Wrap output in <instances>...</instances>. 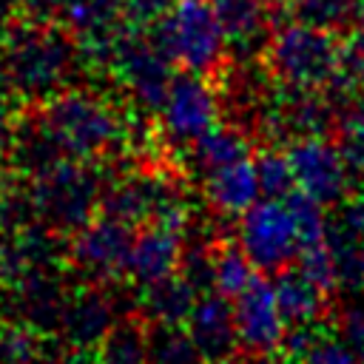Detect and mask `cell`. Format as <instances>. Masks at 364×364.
<instances>
[{
    "label": "cell",
    "mask_w": 364,
    "mask_h": 364,
    "mask_svg": "<svg viewBox=\"0 0 364 364\" xmlns=\"http://www.w3.org/2000/svg\"><path fill=\"white\" fill-rule=\"evenodd\" d=\"M299 361L301 364H358V358L341 338H327V336H318Z\"/></svg>",
    "instance_id": "d590c367"
},
{
    "label": "cell",
    "mask_w": 364,
    "mask_h": 364,
    "mask_svg": "<svg viewBox=\"0 0 364 364\" xmlns=\"http://www.w3.org/2000/svg\"><path fill=\"white\" fill-rule=\"evenodd\" d=\"M182 276L196 287V293L213 290V250L196 245V247H182L179 259Z\"/></svg>",
    "instance_id": "836d02e7"
},
{
    "label": "cell",
    "mask_w": 364,
    "mask_h": 364,
    "mask_svg": "<svg viewBox=\"0 0 364 364\" xmlns=\"http://www.w3.org/2000/svg\"><path fill=\"white\" fill-rule=\"evenodd\" d=\"M171 65L173 63L162 51L154 48V43L148 40V31L125 20L114 71L122 77L125 88L145 111H159L165 91L171 85V77H173Z\"/></svg>",
    "instance_id": "9c48e42d"
},
{
    "label": "cell",
    "mask_w": 364,
    "mask_h": 364,
    "mask_svg": "<svg viewBox=\"0 0 364 364\" xmlns=\"http://www.w3.org/2000/svg\"><path fill=\"white\" fill-rule=\"evenodd\" d=\"M355 85H358V91L364 94V68H361V74H358V82H355Z\"/></svg>",
    "instance_id": "60d3db41"
},
{
    "label": "cell",
    "mask_w": 364,
    "mask_h": 364,
    "mask_svg": "<svg viewBox=\"0 0 364 364\" xmlns=\"http://www.w3.org/2000/svg\"><path fill=\"white\" fill-rule=\"evenodd\" d=\"M273 296H276L279 313L287 321V327L316 324L324 316V304H327L324 290L313 279H307L299 267L296 270H287V267L279 270V276L273 282Z\"/></svg>",
    "instance_id": "d6986e66"
},
{
    "label": "cell",
    "mask_w": 364,
    "mask_h": 364,
    "mask_svg": "<svg viewBox=\"0 0 364 364\" xmlns=\"http://www.w3.org/2000/svg\"><path fill=\"white\" fill-rule=\"evenodd\" d=\"M296 188L321 205H336L350 188V173L341 151L327 136H293L287 145Z\"/></svg>",
    "instance_id": "30bf717a"
},
{
    "label": "cell",
    "mask_w": 364,
    "mask_h": 364,
    "mask_svg": "<svg viewBox=\"0 0 364 364\" xmlns=\"http://www.w3.org/2000/svg\"><path fill=\"white\" fill-rule=\"evenodd\" d=\"M57 264L48 267H31L23 273L11 287L17 290L14 299V313H20L23 324H28L37 333H51L60 324L63 307H65V284L60 273L54 270Z\"/></svg>",
    "instance_id": "5bb4252c"
},
{
    "label": "cell",
    "mask_w": 364,
    "mask_h": 364,
    "mask_svg": "<svg viewBox=\"0 0 364 364\" xmlns=\"http://www.w3.org/2000/svg\"><path fill=\"white\" fill-rule=\"evenodd\" d=\"M262 3H279V0H262Z\"/></svg>",
    "instance_id": "b9f144b4"
},
{
    "label": "cell",
    "mask_w": 364,
    "mask_h": 364,
    "mask_svg": "<svg viewBox=\"0 0 364 364\" xmlns=\"http://www.w3.org/2000/svg\"><path fill=\"white\" fill-rule=\"evenodd\" d=\"M296 262H299V270L313 279L321 290H330L336 287V262H333V250L324 242H313V245H301L299 253H296Z\"/></svg>",
    "instance_id": "1f68e13d"
},
{
    "label": "cell",
    "mask_w": 364,
    "mask_h": 364,
    "mask_svg": "<svg viewBox=\"0 0 364 364\" xmlns=\"http://www.w3.org/2000/svg\"><path fill=\"white\" fill-rule=\"evenodd\" d=\"M0 54L11 91L31 100H48L71 71L77 46L63 28L46 26V20H28L9 28Z\"/></svg>",
    "instance_id": "6da1fadb"
},
{
    "label": "cell",
    "mask_w": 364,
    "mask_h": 364,
    "mask_svg": "<svg viewBox=\"0 0 364 364\" xmlns=\"http://www.w3.org/2000/svg\"><path fill=\"white\" fill-rule=\"evenodd\" d=\"M165 179L154 176V173H142V176H122L117 182L102 185L100 193V205L97 210L108 219H117L128 228H139L145 222H151L156 196L162 191Z\"/></svg>",
    "instance_id": "e0dca14e"
},
{
    "label": "cell",
    "mask_w": 364,
    "mask_h": 364,
    "mask_svg": "<svg viewBox=\"0 0 364 364\" xmlns=\"http://www.w3.org/2000/svg\"><path fill=\"white\" fill-rule=\"evenodd\" d=\"M230 307H233V324H236V338L242 350L264 355L282 347L287 321L279 313L273 282H264L256 276L242 293L233 296Z\"/></svg>",
    "instance_id": "8fae6325"
},
{
    "label": "cell",
    "mask_w": 364,
    "mask_h": 364,
    "mask_svg": "<svg viewBox=\"0 0 364 364\" xmlns=\"http://www.w3.org/2000/svg\"><path fill=\"white\" fill-rule=\"evenodd\" d=\"M338 330H341V341L353 350L358 364H364V304H350L341 313Z\"/></svg>",
    "instance_id": "8d00e7d4"
},
{
    "label": "cell",
    "mask_w": 364,
    "mask_h": 364,
    "mask_svg": "<svg viewBox=\"0 0 364 364\" xmlns=\"http://www.w3.org/2000/svg\"><path fill=\"white\" fill-rule=\"evenodd\" d=\"M338 151L347 165L350 182L364 188V102L361 105H347L341 111L338 122Z\"/></svg>",
    "instance_id": "484cf974"
},
{
    "label": "cell",
    "mask_w": 364,
    "mask_h": 364,
    "mask_svg": "<svg viewBox=\"0 0 364 364\" xmlns=\"http://www.w3.org/2000/svg\"><path fill=\"white\" fill-rule=\"evenodd\" d=\"M336 122V105L318 88H287L262 111V128L279 136H324Z\"/></svg>",
    "instance_id": "7c38bea8"
},
{
    "label": "cell",
    "mask_w": 364,
    "mask_h": 364,
    "mask_svg": "<svg viewBox=\"0 0 364 364\" xmlns=\"http://www.w3.org/2000/svg\"><path fill=\"white\" fill-rule=\"evenodd\" d=\"M293 222H296V233H299V247L301 245H313V242H324L327 239V216H324V205L316 202L313 196L301 193V191H290L284 196Z\"/></svg>",
    "instance_id": "4dcf8cb0"
},
{
    "label": "cell",
    "mask_w": 364,
    "mask_h": 364,
    "mask_svg": "<svg viewBox=\"0 0 364 364\" xmlns=\"http://www.w3.org/2000/svg\"><path fill=\"white\" fill-rule=\"evenodd\" d=\"M196 287L185 276H165L159 282L142 284L139 307L151 324H182L196 301Z\"/></svg>",
    "instance_id": "ffe728a7"
},
{
    "label": "cell",
    "mask_w": 364,
    "mask_h": 364,
    "mask_svg": "<svg viewBox=\"0 0 364 364\" xmlns=\"http://www.w3.org/2000/svg\"><path fill=\"white\" fill-rule=\"evenodd\" d=\"M205 196L222 216H242L262 196L253 162L250 159H239V162H230V165L208 171Z\"/></svg>",
    "instance_id": "ac0fdd59"
},
{
    "label": "cell",
    "mask_w": 364,
    "mask_h": 364,
    "mask_svg": "<svg viewBox=\"0 0 364 364\" xmlns=\"http://www.w3.org/2000/svg\"><path fill=\"white\" fill-rule=\"evenodd\" d=\"M114 304L111 299L94 284L80 293H68L63 316H60V336L71 350H97L102 336L114 324Z\"/></svg>",
    "instance_id": "9a60e30c"
},
{
    "label": "cell",
    "mask_w": 364,
    "mask_h": 364,
    "mask_svg": "<svg viewBox=\"0 0 364 364\" xmlns=\"http://www.w3.org/2000/svg\"><path fill=\"white\" fill-rule=\"evenodd\" d=\"M43 364H97L85 350H71L60 358H43Z\"/></svg>",
    "instance_id": "f35d334b"
},
{
    "label": "cell",
    "mask_w": 364,
    "mask_h": 364,
    "mask_svg": "<svg viewBox=\"0 0 364 364\" xmlns=\"http://www.w3.org/2000/svg\"><path fill=\"white\" fill-rule=\"evenodd\" d=\"M131 242H134V228L100 213L71 233L68 259L94 284L114 282L125 276Z\"/></svg>",
    "instance_id": "ba28073f"
},
{
    "label": "cell",
    "mask_w": 364,
    "mask_h": 364,
    "mask_svg": "<svg viewBox=\"0 0 364 364\" xmlns=\"http://www.w3.org/2000/svg\"><path fill=\"white\" fill-rule=\"evenodd\" d=\"M253 168H256V179H259V188H262L264 196L284 199V196L296 188L290 159H287V154L279 151V148H264V151H259V156L253 159Z\"/></svg>",
    "instance_id": "f1b7e54d"
},
{
    "label": "cell",
    "mask_w": 364,
    "mask_h": 364,
    "mask_svg": "<svg viewBox=\"0 0 364 364\" xmlns=\"http://www.w3.org/2000/svg\"><path fill=\"white\" fill-rule=\"evenodd\" d=\"M228 43L236 48H256L264 40V3L262 0H210Z\"/></svg>",
    "instance_id": "44dd1931"
},
{
    "label": "cell",
    "mask_w": 364,
    "mask_h": 364,
    "mask_svg": "<svg viewBox=\"0 0 364 364\" xmlns=\"http://www.w3.org/2000/svg\"><path fill=\"white\" fill-rule=\"evenodd\" d=\"M148 40L171 63L193 74H210L228 46L210 0H173V6L148 26Z\"/></svg>",
    "instance_id": "7a4b0ae2"
},
{
    "label": "cell",
    "mask_w": 364,
    "mask_h": 364,
    "mask_svg": "<svg viewBox=\"0 0 364 364\" xmlns=\"http://www.w3.org/2000/svg\"><path fill=\"white\" fill-rule=\"evenodd\" d=\"M239 247L253 262L256 270L279 273L299 253V233L293 213L284 199H256L239 216Z\"/></svg>",
    "instance_id": "8992f818"
},
{
    "label": "cell",
    "mask_w": 364,
    "mask_h": 364,
    "mask_svg": "<svg viewBox=\"0 0 364 364\" xmlns=\"http://www.w3.org/2000/svg\"><path fill=\"white\" fill-rule=\"evenodd\" d=\"M355 6H358V0H293V11L301 20L324 26V28L350 20Z\"/></svg>",
    "instance_id": "d6a6232c"
},
{
    "label": "cell",
    "mask_w": 364,
    "mask_h": 364,
    "mask_svg": "<svg viewBox=\"0 0 364 364\" xmlns=\"http://www.w3.org/2000/svg\"><path fill=\"white\" fill-rule=\"evenodd\" d=\"M185 324H188L185 330L193 338L196 350L202 353L205 364H225L236 355L239 338H236L233 307H230L228 296H222L216 290L199 293Z\"/></svg>",
    "instance_id": "4fadbf2b"
},
{
    "label": "cell",
    "mask_w": 364,
    "mask_h": 364,
    "mask_svg": "<svg viewBox=\"0 0 364 364\" xmlns=\"http://www.w3.org/2000/svg\"><path fill=\"white\" fill-rule=\"evenodd\" d=\"M327 236H364V199L336 202V210L327 219Z\"/></svg>",
    "instance_id": "e575fe53"
},
{
    "label": "cell",
    "mask_w": 364,
    "mask_h": 364,
    "mask_svg": "<svg viewBox=\"0 0 364 364\" xmlns=\"http://www.w3.org/2000/svg\"><path fill=\"white\" fill-rule=\"evenodd\" d=\"M350 20H353V34H350V43H347L344 54H350L355 63L364 65V0H358Z\"/></svg>",
    "instance_id": "74e56055"
},
{
    "label": "cell",
    "mask_w": 364,
    "mask_h": 364,
    "mask_svg": "<svg viewBox=\"0 0 364 364\" xmlns=\"http://www.w3.org/2000/svg\"><path fill=\"white\" fill-rule=\"evenodd\" d=\"M11 6H14V0H0V17H6Z\"/></svg>",
    "instance_id": "ab89813d"
},
{
    "label": "cell",
    "mask_w": 364,
    "mask_h": 364,
    "mask_svg": "<svg viewBox=\"0 0 364 364\" xmlns=\"http://www.w3.org/2000/svg\"><path fill=\"white\" fill-rule=\"evenodd\" d=\"M0 364H43V341L28 324H0Z\"/></svg>",
    "instance_id": "f546056e"
},
{
    "label": "cell",
    "mask_w": 364,
    "mask_h": 364,
    "mask_svg": "<svg viewBox=\"0 0 364 364\" xmlns=\"http://www.w3.org/2000/svg\"><path fill=\"white\" fill-rule=\"evenodd\" d=\"M250 142L239 128L230 125H213L193 142V162L202 171H213L239 159H247Z\"/></svg>",
    "instance_id": "603a6c76"
},
{
    "label": "cell",
    "mask_w": 364,
    "mask_h": 364,
    "mask_svg": "<svg viewBox=\"0 0 364 364\" xmlns=\"http://www.w3.org/2000/svg\"><path fill=\"white\" fill-rule=\"evenodd\" d=\"M162 134L173 145H193L208 128L216 125L219 100L205 80V74L182 71L171 77L165 100L159 105Z\"/></svg>",
    "instance_id": "52a82bcc"
},
{
    "label": "cell",
    "mask_w": 364,
    "mask_h": 364,
    "mask_svg": "<svg viewBox=\"0 0 364 364\" xmlns=\"http://www.w3.org/2000/svg\"><path fill=\"white\" fill-rule=\"evenodd\" d=\"M336 262V287L344 293H364V236H327Z\"/></svg>",
    "instance_id": "d4e9b609"
},
{
    "label": "cell",
    "mask_w": 364,
    "mask_h": 364,
    "mask_svg": "<svg viewBox=\"0 0 364 364\" xmlns=\"http://www.w3.org/2000/svg\"><path fill=\"white\" fill-rule=\"evenodd\" d=\"M179 259H182V233L162 225H148L142 230H134L125 276L134 279L136 284H151L176 273Z\"/></svg>",
    "instance_id": "2e32d148"
},
{
    "label": "cell",
    "mask_w": 364,
    "mask_h": 364,
    "mask_svg": "<svg viewBox=\"0 0 364 364\" xmlns=\"http://www.w3.org/2000/svg\"><path fill=\"white\" fill-rule=\"evenodd\" d=\"M57 9L63 11L65 23L82 34L122 20L125 0H57Z\"/></svg>",
    "instance_id": "83f0119b"
},
{
    "label": "cell",
    "mask_w": 364,
    "mask_h": 364,
    "mask_svg": "<svg viewBox=\"0 0 364 364\" xmlns=\"http://www.w3.org/2000/svg\"><path fill=\"white\" fill-rule=\"evenodd\" d=\"M148 364H205L182 324H148Z\"/></svg>",
    "instance_id": "cb8c5ba5"
},
{
    "label": "cell",
    "mask_w": 364,
    "mask_h": 364,
    "mask_svg": "<svg viewBox=\"0 0 364 364\" xmlns=\"http://www.w3.org/2000/svg\"><path fill=\"white\" fill-rule=\"evenodd\" d=\"M94 353L97 364H148L145 324L136 318L114 321Z\"/></svg>",
    "instance_id": "7402d4cb"
},
{
    "label": "cell",
    "mask_w": 364,
    "mask_h": 364,
    "mask_svg": "<svg viewBox=\"0 0 364 364\" xmlns=\"http://www.w3.org/2000/svg\"><path fill=\"white\" fill-rule=\"evenodd\" d=\"M264 46L267 68L284 88H327L341 71L344 48L324 26L287 23Z\"/></svg>",
    "instance_id": "277c9868"
},
{
    "label": "cell",
    "mask_w": 364,
    "mask_h": 364,
    "mask_svg": "<svg viewBox=\"0 0 364 364\" xmlns=\"http://www.w3.org/2000/svg\"><path fill=\"white\" fill-rule=\"evenodd\" d=\"M102 193V173L88 159H60L31 176L34 216L57 233H74L94 219Z\"/></svg>",
    "instance_id": "3957f363"
},
{
    "label": "cell",
    "mask_w": 364,
    "mask_h": 364,
    "mask_svg": "<svg viewBox=\"0 0 364 364\" xmlns=\"http://www.w3.org/2000/svg\"><path fill=\"white\" fill-rule=\"evenodd\" d=\"M37 117L60 154L71 159H94L119 136V119L111 105L85 91L51 94Z\"/></svg>",
    "instance_id": "5b68a950"
},
{
    "label": "cell",
    "mask_w": 364,
    "mask_h": 364,
    "mask_svg": "<svg viewBox=\"0 0 364 364\" xmlns=\"http://www.w3.org/2000/svg\"><path fill=\"white\" fill-rule=\"evenodd\" d=\"M253 262L245 256V250L236 245H225L219 250H213V290L233 299L236 293H242L253 279Z\"/></svg>",
    "instance_id": "4316f807"
}]
</instances>
